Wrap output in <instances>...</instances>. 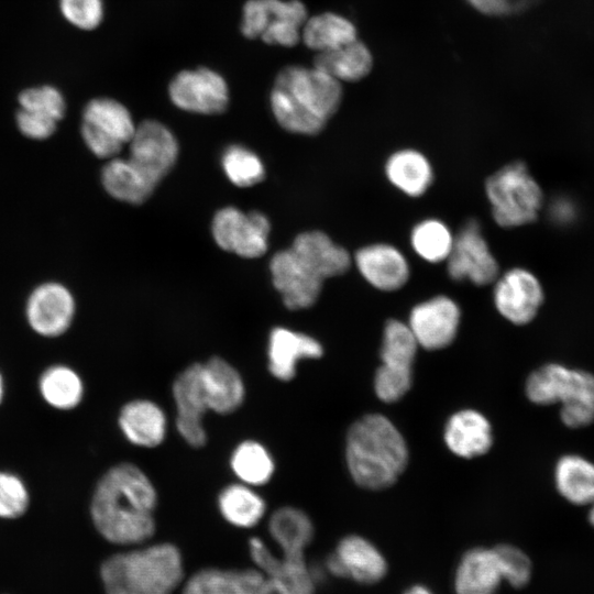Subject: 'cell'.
Masks as SVG:
<instances>
[{
    "mask_svg": "<svg viewBox=\"0 0 594 594\" xmlns=\"http://www.w3.org/2000/svg\"><path fill=\"white\" fill-rule=\"evenodd\" d=\"M100 578L107 594H173L184 579L183 557L168 542L135 547L107 558Z\"/></svg>",
    "mask_w": 594,
    "mask_h": 594,
    "instance_id": "obj_6",
    "label": "cell"
},
{
    "mask_svg": "<svg viewBox=\"0 0 594 594\" xmlns=\"http://www.w3.org/2000/svg\"><path fill=\"white\" fill-rule=\"evenodd\" d=\"M168 95L177 108L201 114L222 113L229 103L224 78L207 67L179 72L169 82Z\"/></svg>",
    "mask_w": 594,
    "mask_h": 594,
    "instance_id": "obj_14",
    "label": "cell"
},
{
    "mask_svg": "<svg viewBox=\"0 0 594 594\" xmlns=\"http://www.w3.org/2000/svg\"><path fill=\"white\" fill-rule=\"evenodd\" d=\"M407 443L396 426L381 414H369L349 429L345 462L353 481L366 490L393 485L408 463Z\"/></svg>",
    "mask_w": 594,
    "mask_h": 594,
    "instance_id": "obj_5",
    "label": "cell"
},
{
    "mask_svg": "<svg viewBox=\"0 0 594 594\" xmlns=\"http://www.w3.org/2000/svg\"><path fill=\"white\" fill-rule=\"evenodd\" d=\"M494 284V305L509 322L521 326L537 316L544 295L539 279L530 271L508 270Z\"/></svg>",
    "mask_w": 594,
    "mask_h": 594,
    "instance_id": "obj_18",
    "label": "cell"
},
{
    "mask_svg": "<svg viewBox=\"0 0 594 594\" xmlns=\"http://www.w3.org/2000/svg\"><path fill=\"white\" fill-rule=\"evenodd\" d=\"M356 38V28L349 19L333 12H323L307 19L300 40L307 47L320 53L336 50Z\"/></svg>",
    "mask_w": 594,
    "mask_h": 594,
    "instance_id": "obj_34",
    "label": "cell"
},
{
    "mask_svg": "<svg viewBox=\"0 0 594 594\" xmlns=\"http://www.w3.org/2000/svg\"><path fill=\"white\" fill-rule=\"evenodd\" d=\"M64 18L81 30L96 29L103 18L102 0H59Z\"/></svg>",
    "mask_w": 594,
    "mask_h": 594,
    "instance_id": "obj_41",
    "label": "cell"
},
{
    "mask_svg": "<svg viewBox=\"0 0 594 594\" xmlns=\"http://www.w3.org/2000/svg\"><path fill=\"white\" fill-rule=\"evenodd\" d=\"M312 66L339 81H358L371 73L373 56L369 47L356 38L336 50L317 53Z\"/></svg>",
    "mask_w": 594,
    "mask_h": 594,
    "instance_id": "obj_31",
    "label": "cell"
},
{
    "mask_svg": "<svg viewBox=\"0 0 594 594\" xmlns=\"http://www.w3.org/2000/svg\"><path fill=\"white\" fill-rule=\"evenodd\" d=\"M230 466L241 483L253 487L270 482L275 471L272 454L255 440H244L234 448Z\"/></svg>",
    "mask_w": 594,
    "mask_h": 594,
    "instance_id": "obj_36",
    "label": "cell"
},
{
    "mask_svg": "<svg viewBox=\"0 0 594 594\" xmlns=\"http://www.w3.org/2000/svg\"><path fill=\"white\" fill-rule=\"evenodd\" d=\"M249 550L257 570L267 578L275 594L316 593L318 574L305 557L277 556L257 537L250 539Z\"/></svg>",
    "mask_w": 594,
    "mask_h": 594,
    "instance_id": "obj_17",
    "label": "cell"
},
{
    "mask_svg": "<svg viewBox=\"0 0 594 594\" xmlns=\"http://www.w3.org/2000/svg\"><path fill=\"white\" fill-rule=\"evenodd\" d=\"M201 381L209 410L228 415L243 404L245 398L243 378L227 360L212 356L201 363Z\"/></svg>",
    "mask_w": 594,
    "mask_h": 594,
    "instance_id": "obj_25",
    "label": "cell"
},
{
    "mask_svg": "<svg viewBox=\"0 0 594 594\" xmlns=\"http://www.w3.org/2000/svg\"><path fill=\"white\" fill-rule=\"evenodd\" d=\"M525 391L534 404H560L561 421L569 428L594 422V375L585 370L544 364L528 376Z\"/></svg>",
    "mask_w": 594,
    "mask_h": 594,
    "instance_id": "obj_7",
    "label": "cell"
},
{
    "mask_svg": "<svg viewBox=\"0 0 594 594\" xmlns=\"http://www.w3.org/2000/svg\"><path fill=\"white\" fill-rule=\"evenodd\" d=\"M19 103L18 128L33 140L47 139L55 132L66 106L62 92L47 85L23 90L19 95Z\"/></svg>",
    "mask_w": 594,
    "mask_h": 594,
    "instance_id": "obj_21",
    "label": "cell"
},
{
    "mask_svg": "<svg viewBox=\"0 0 594 594\" xmlns=\"http://www.w3.org/2000/svg\"><path fill=\"white\" fill-rule=\"evenodd\" d=\"M554 483L559 494L569 503H594V463L584 457L562 455L554 466Z\"/></svg>",
    "mask_w": 594,
    "mask_h": 594,
    "instance_id": "obj_32",
    "label": "cell"
},
{
    "mask_svg": "<svg viewBox=\"0 0 594 594\" xmlns=\"http://www.w3.org/2000/svg\"><path fill=\"white\" fill-rule=\"evenodd\" d=\"M460 319L458 304L448 296L438 295L413 307L407 324L419 346L440 350L455 339Z\"/></svg>",
    "mask_w": 594,
    "mask_h": 594,
    "instance_id": "obj_19",
    "label": "cell"
},
{
    "mask_svg": "<svg viewBox=\"0 0 594 594\" xmlns=\"http://www.w3.org/2000/svg\"><path fill=\"white\" fill-rule=\"evenodd\" d=\"M327 573L350 579L362 585L381 582L388 572V563L381 550L360 535L343 537L324 561Z\"/></svg>",
    "mask_w": 594,
    "mask_h": 594,
    "instance_id": "obj_15",
    "label": "cell"
},
{
    "mask_svg": "<svg viewBox=\"0 0 594 594\" xmlns=\"http://www.w3.org/2000/svg\"><path fill=\"white\" fill-rule=\"evenodd\" d=\"M308 19L300 0H248L242 9L241 32L266 44L295 46Z\"/></svg>",
    "mask_w": 594,
    "mask_h": 594,
    "instance_id": "obj_10",
    "label": "cell"
},
{
    "mask_svg": "<svg viewBox=\"0 0 594 594\" xmlns=\"http://www.w3.org/2000/svg\"><path fill=\"white\" fill-rule=\"evenodd\" d=\"M448 449L464 459L485 454L493 444L490 421L474 409L454 413L447 421L443 433Z\"/></svg>",
    "mask_w": 594,
    "mask_h": 594,
    "instance_id": "obj_28",
    "label": "cell"
},
{
    "mask_svg": "<svg viewBox=\"0 0 594 594\" xmlns=\"http://www.w3.org/2000/svg\"><path fill=\"white\" fill-rule=\"evenodd\" d=\"M129 156L113 157L101 170V182L113 198L141 205L174 167L178 143L170 130L156 120L136 125Z\"/></svg>",
    "mask_w": 594,
    "mask_h": 594,
    "instance_id": "obj_3",
    "label": "cell"
},
{
    "mask_svg": "<svg viewBox=\"0 0 594 594\" xmlns=\"http://www.w3.org/2000/svg\"><path fill=\"white\" fill-rule=\"evenodd\" d=\"M119 428L132 444L142 448L160 446L167 431V418L156 403L139 398L125 403L118 416Z\"/></svg>",
    "mask_w": 594,
    "mask_h": 594,
    "instance_id": "obj_26",
    "label": "cell"
},
{
    "mask_svg": "<svg viewBox=\"0 0 594 594\" xmlns=\"http://www.w3.org/2000/svg\"><path fill=\"white\" fill-rule=\"evenodd\" d=\"M172 395L178 433L190 447H204L207 442L204 416L209 409L201 381V363L188 365L175 377Z\"/></svg>",
    "mask_w": 594,
    "mask_h": 594,
    "instance_id": "obj_16",
    "label": "cell"
},
{
    "mask_svg": "<svg viewBox=\"0 0 594 594\" xmlns=\"http://www.w3.org/2000/svg\"><path fill=\"white\" fill-rule=\"evenodd\" d=\"M341 81L319 68L288 65L277 74L271 108L278 124L288 132L316 135L340 108Z\"/></svg>",
    "mask_w": 594,
    "mask_h": 594,
    "instance_id": "obj_4",
    "label": "cell"
},
{
    "mask_svg": "<svg viewBox=\"0 0 594 594\" xmlns=\"http://www.w3.org/2000/svg\"><path fill=\"white\" fill-rule=\"evenodd\" d=\"M497 557L503 582L521 588L528 584L532 568L528 556L519 548L502 543L493 547Z\"/></svg>",
    "mask_w": 594,
    "mask_h": 594,
    "instance_id": "obj_39",
    "label": "cell"
},
{
    "mask_svg": "<svg viewBox=\"0 0 594 594\" xmlns=\"http://www.w3.org/2000/svg\"><path fill=\"white\" fill-rule=\"evenodd\" d=\"M183 594H275L260 570L209 568L195 573L184 585Z\"/></svg>",
    "mask_w": 594,
    "mask_h": 594,
    "instance_id": "obj_24",
    "label": "cell"
},
{
    "mask_svg": "<svg viewBox=\"0 0 594 594\" xmlns=\"http://www.w3.org/2000/svg\"><path fill=\"white\" fill-rule=\"evenodd\" d=\"M29 505L30 493L23 480L14 473L0 471V518H19Z\"/></svg>",
    "mask_w": 594,
    "mask_h": 594,
    "instance_id": "obj_40",
    "label": "cell"
},
{
    "mask_svg": "<svg viewBox=\"0 0 594 594\" xmlns=\"http://www.w3.org/2000/svg\"><path fill=\"white\" fill-rule=\"evenodd\" d=\"M403 594H433V592L424 584H414L406 588Z\"/></svg>",
    "mask_w": 594,
    "mask_h": 594,
    "instance_id": "obj_43",
    "label": "cell"
},
{
    "mask_svg": "<svg viewBox=\"0 0 594 594\" xmlns=\"http://www.w3.org/2000/svg\"><path fill=\"white\" fill-rule=\"evenodd\" d=\"M270 230L271 224L264 213H244L234 207L218 210L211 224L219 248L246 258L258 257L267 251Z\"/></svg>",
    "mask_w": 594,
    "mask_h": 594,
    "instance_id": "obj_12",
    "label": "cell"
},
{
    "mask_svg": "<svg viewBox=\"0 0 594 594\" xmlns=\"http://www.w3.org/2000/svg\"><path fill=\"white\" fill-rule=\"evenodd\" d=\"M3 395H4V383H3V377L0 373V404L2 403Z\"/></svg>",
    "mask_w": 594,
    "mask_h": 594,
    "instance_id": "obj_44",
    "label": "cell"
},
{
    "mask_svg": "<svg viewBox=\"0 0 594 594\" xmlns=\"http://www.w3.org/2000/svg\"><path fill=\"white\" fill-rule=\"evenodd\" d=\"M221 162L228 178L239 187L253 186L264 179L265 169L262 161L244 146H229Z\"/></svg>",
    "mask_w": 594,
    "mask_h": 594,
    "instance_id": "obj_38",
    "label": "cell"
},
{
    "mask_svg": "<svg viewBox=\"0 0 594 594\" xmlns=\"http://www.w3.org/2000/svg\"><path fill=\"white\" fill-rule=\"evenodd\" d=\"M485 193L495 222L515 228L534 222L543 202V193L522 162L507 164L485 182Z\"/></svg>",
    "mask_w": 594,
    "mask_h": 594,
    "instance_id": "obj_8",
    "label": "cell"
},
{
    "mask_svg": "<svg viewBox=\"0 0 594 594\" xmlns=\"http://www.w3.org/2000/svg\"><path fill=\"white\" fill-rule=\"evenodd\" d=\"M353 261L362 277L378 290H398L410 276L407 258L392 244L365 245L355 252Z\"/></svg>",
    "mask_w": 594,
    "mask_h": 594,
    "instance_id": "obj_22",
    "label": "cell"
},
{
    "mask_svg": "<svg viewBox=\"0 0 594 594\" xmlns=\"http://www.w3.org/2000/svg\"><path fill=\"white\" fill-rule=\"evenodd\" d=\"M136 125L131 113L112 98H95L82 112L81 136L87 147L100 158H113L129 144Z\"/></svg>",
    "mask_w": 594,
    "mask_h": 594,
    "instance_id": "obj_11",
    "label": "cell"
},
{
    "mask_svg": "<svg viewBox=\"0 0 594 594\" xmlns=\"http://www.w3.org/2000/svg\"><path fill=\"white\" fill-rule=\"evenodd\" d=\"M76 305L72 293L59 283L37 286L29 296L25 307L31 329L45 338L64 334L70 327Z\"/></svg>",
    "mask_w": 594,
    "mask_h": 594,
    "instance_id": "obj_20",
    "label": "cell"
},
{
    "mask_svg": "<svg viewBox=\"0 0 594 594\" xmlns=\"http://www.w3.org/2000/svg\"><path fill=\"white\" fill-rule=\"evenodd\" d=\"M454 242L450 228L438 219H426L417 223L410 234L413 250L429 263L447 261Z\"/></svg>",
    "mask_w": 594,
    "mask_h": 594,
    "instance_id": "obj_37",
    "label": "cell"
},
{
    "mask_svg": "<svg viewBox=\"0 0 594 594\" xmlns=\"http://www.w3.org/2000/svg\"><path fill=\"white\" fill-rule=\"evenodd\" d=\"M447 271L453 280L468 279L477 286L492 284L498 277V263L477 220L466 221L454 235L453 246L447 258Z\"/></svg>",
    "mask_w": 594,
    "mask_h": 594,
    "instance_id": "obj_13",
    "label": "cell"
},
{
    "mask_svg": "<svg viewBox=\"0 0 594 594\" xmlns=\"http://www.w3.org/2000/svg\"><path fill=\"white\" fill-rule=\"evenodd\" d=\"M322 354L321 343L306 333L275 327L268 336L267 369L278 381L293 380L299 361L319 359Z\"/></svg>",
    "mask_w": 594,
    "mask_h": 594,
    "instance_id": "obj_23",
    "label": "cell"
},
{
    "mask_svg": "<svg viewBox=\"0 0 594 594\" xmlns=\"http://www.w3.org/2000/svg\"><path fill=\"white\" fill-rule=\"evenodd\" d=\"M418 346L407 323L397 319L385 323L380 352L382 364L374 376V391L382 402H397L411 387Z\"/></svg>",
    "mask_w": 594,
    "mask_h": 594,
    "instance_id": "obj_9",
    "label": "cell"
},
{
    "mask_svg": "<svg viewBox=\"0 0 594 594\" xmlns=\"http://www.w3.org/2000/svg\"><path fill=\"white\" fill-rule=\"evenodd\" d=\"M156 488L147 474L130 462L118 463L99 479L90 502L95 528L107 541L140 546L155 532Z\"/></svg>",
    "mask_w": 594,
    "mask_h": 594,
    "instance_id": "obj_1",
    "label": "cell"
},
{
    "mask_svg": "<svg viewBox=\"0 0 594 594\" xmlns=\"http://www.w3.org/2000/svg\"><path fill=\"white\" fill-rule=\"evenodd\" d=\"M351 263L350 253L343 246L324 232L314 230L298 234L290 248L277 252L270 270L284 305L299 310L314 306L323 280L345 274Z\"/></svg>",
    "mask_w": 594,
    "mask_h": 594,
    "instance_id": "obj_2",
    "label": "cell"
},
{
    "mask_svg": "<svg viewBox=\"0 0 594 594\" xmlns=\"http://www.w3.org/2000/svg\"><path fill=\"white\" fill-rule=\"evenodd\" d=\"M267 529L280 554L290 558L305 557L315 535L309 516L293 506L277 508L268 519Z\"/></svg>",
    "mask_w": 594,
    "mask_h": 594,
    "instance_id": "obj_29",
    "label": "cell"
},
{
    "mask_svg": "<svg viewBox=\"0 0 594 594\" xmlns=\"http://www.w3.org/2000/svg\"><path fill=\"white\" fill-rule=\"evenodd\" d=\"M475 10L486 15L506 16L529 9L539 0H466Z\"/></svg>",
    "mask_w": 594,
    "mask_h": 594,
    "instance_id": "obj_42",
    "label": "cell"
},
{
    "mask_svg": "<svg viewBox=\"0 0 594 594\" xmlns=\"http://www.w3.org/2000/svg\"><path fill=\"white\" fill-rule=\"evenodd\" d=\"M502 583L503 578L493 547L466 550L453 574L454 594H496Z\"/></svg>",
    "mask_w": 594,
    "mask_h": 594,
    "instance_id": "obj_27",
    "label": "cell"
},
{
    "mask_svg": "<svg viewBox=\"0 0 594 594\" xmlns=\"http://www.w3.org/2000/svg\"><path fill=\"white\" fill-rule=\"evenodd\" d=\"M385 174L393 186L410 197L422 196L433 180L430 162L421 152L413 148L393 153L386 161Z\"/></svg>",
    "mask_w": 594,
    "mask_h": 594,
    "instance_id": "obj_30",
    "label": "cell"
},
{
    "mask_svg": "<svg viewBox=\"0 0 594 594\" xmlns=\"http://www.w3.org/2000/svg\"><path fill=\"white\" fill-rule=\"evenodd\" d=\"M38 392L48 406L57 410H72L81 403L85 386L74 369L65 364H54L42 372Z\"/></svg>",
    "mask_w": 594,
    "mask_h": 594,
    "instance_id": "obj_35",
    "label": "cell"
},
{
    "mask_svg": "<svg viewBox=\"0 0 594 594\" xmlns=\"http://www.w3.org/2000/svg\"><path fill=\"white\" fill-rule=\"evenodd\" d=\"M588 521L592 526H594V503L591 505V509L588 513Z\"/></svg>",
    "mask_w": 594,
    "mask_h": 594,
    "instance_id": "obj_45",
    "label": "cell"
},
{
    "mask_svg": "<svg viewBox=\"0 0 594 594\" xmlns=\"http://www.w3.org/2000/svg\"><path fill=\"white\" fill-rule=\"evenodd\" d=\"M218 509L222 518L238 528H252L265 515L266 503L253 486L238 482L229 484L218 495Z\"/></svg>",
    "mask_w": 594,
    "mask_h": 594,
    "instance_id": "obj_33",
    "label": "cell"
}]
</instances>
